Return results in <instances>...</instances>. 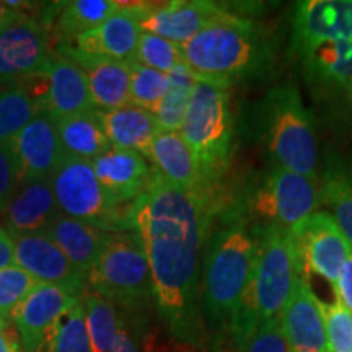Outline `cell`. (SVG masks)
Wrapping results in <instances>:
<instances>
[{
	"mask_svg": "<svg viewBox=\"0 0 352 352\" xmlns=\"http://www.w3.org/2000/svg\"><path fill=\"white\" fill-rule=\"evenodd\" d=\"M217 212L209 189L176 188L155 171L131 204V227L151 266L157 314L173 340L191 347L201 346L206 333L201 254Z\"/></svg>",
	"mask_w": 352,
	"mask_h": 352,
	"instance_id": "cell-1",
	"label": "cell"
},
{
	"mask_svg": "<svg viewBox=\"0 0 352 352\" xmlns=\"http://www.w3.org/2000/svg\"><path fill=\"white\" fill-rule=\"evenodd\" d=\"M220 222L206 239L202 258V316L206 327L223 331L230 327L256 264L261 226L241 204L219 210Z\"/></svg>",
	"mask_w": 352,
	"mask_h": 352,
	"instance_id": "cell-2",
	"label": "cell"
},
{
	"mask_svg": "<svg viewBox=\"0 0 352 352\" xmlns=\"http://www.w3.org/2000/svg\"><path fill=\"white\" fill-rule=\"evenodd\" d=\"M292 47L311 90L346 94L352 85V0L296 3Z\"/></svg>",
	"mask_w": 352,
	"mask_h": 352,
	"instance_id": "cell-3",
	"label": "cell"
},
{
	"mask_svg": "<svg viewBox=\"0 0 352 352\" xmlns=\"http://www.w3.org/2000/svg\"><path fill=\"white\" fill-rule=\"evenodd\" d=\"M197 80L232 87L261 78L274 65V43L256 21L228 12L182 46Z\"/></svg>",
	"mask_w": 352,
	"mask_h": 352,
	"instance_id": "cell-4",
	"label": "cell"
},
{
	"mask_svg": "<svg viewBox=\"0 0 352 352\" xmlns=\"http://www.w3.org/2000/svg\"><path fill=\"white\" fill-rule=\"evenodd\" d=\"M300 277L303 271L292 233L277 223H264L253 276L228 327L236 352L259 324L280 315Z\"/></svg>",
	"mask_w": 352,
	"mask_h": 352,
	"instance_id": "cell-5",
	"label": "cell"
},
{
	"mask_svg": "<svg viewBox=\"0 0 352 352\" xmlns=\"http://www.w3.org/2000/svg\"><path fill=\"white\" fill-rule=\"evenodd\" d=\"M258 126L264 148L276 166L318 178V140L314 118L294 85L266 91L258 108Z\"/></svg>",
	"mask_w": 352,
	"mask_h": 352,
	"instance_id": "cell-6",
	"label": "cell"
},
{
	"mask_svg": "<svg viewBox=\"0 0 352 352\" xmlns=\"http://www.w3.org/2000/svg\"><path fill=\"white\" fill-rule=\"evenodd\" d=\"M87 289L122 310L145 311L153 303L151 266L138 233L108 232Z\"/></svg>",
	"mask_w": 352,
	"mask_h": 352,
	"instance_id": "cell-7",
	"label": "cell"
},
{
	"mask_svg": "<svg viewBox=\"0 0 352 352\" xmlns=\"http://www.w3.org/2000/svg\"><path fill=\"white\" fill-rule=\"evenodd\" d=\"M182 135L199 164L204 188L227 168L232 153V111L228 88L197 80L192 88Z\"/></svg>",
	"mask_w": 352,
	"mask_h": 352,
	"instance_id": "cell-8",
	"label": "cell"
},
{
	"mask_svg": "<svg viewBox=\"0 0 352 352\" xmlns=\"http://www.w3.org/2000/svg\"><path fill=\"white\" fill-rule=\"evenodd\" d=\"M59 210L67 217L90 223L104 232H129L131 206L122 209L109 197L96 178L91 162L64 157L51 178Z\"/></svg>",
	"mask_w": 352,
	"mask_h": 352,
	"instance_id": "cell-9",
	"label": "cell"
},
{
	"mask_svg": "<svg viewBox=\"0 0 352 352\" xmlns=\"http://www.w3.org/2000/svg\"><path fill=\"white\" fill-rule=\"evenodd\" d=\"M321 202L315 179L300 173L271 166L253 197L252 208L266 223H277L292 230L307 220Z\"/></svg>",
	"mask_w": 352,
	"mask_h": 352,
	"instance_id": "cell-10",
	"label": "cell"
},
{
	"mask_svg": "<svg viewBox=\"0 0 352 352\" xmlns=\"http://www.w3.org/2000/svg\"><path fill=\"white\" fill-rule=\"evenodd\" d=\"M122 10L135 16L140 30L183 46L206 26L227 15L226 7L208 0L173 2H118Z\"/></svg>",
	"mask_w": 352,
	"mask_h": 352,
	"instance_id": "cell-11",
	"label": "cell"
},
{
	"mask_svg": "<svg viewBox=\"0 0 352 352\" xmlns=\"http://www.w3.org/2000/svg\"><path fill=\"white\" fill-rule=\"evenodd\" d=\"M290 233L296 241L303 277L308 280V276L316 274L336 290L342 267L352 254V246L333 215L314 212Z\"/></svg>",
	"mask_w": 352,
	"mask_h": 352,
	"instance_id": "cell-12",
	"label": "cell"
},
{
	"mask_svg": "<svg viewBox=\"0 0 352 352\" xmlns=\"http://www.w3.org/2000/svg\"><path fill=\"white\" fill-rule=\"evenodd\" d=\"M140 34H142V30L135 16L120 7V10L113 13L98 28L72 41L57 43L56 50L57 54L82 69L98 60L134 63Z\"/></svg>",
	"mask_w": 352,
	"mask_h": 352,
	"instance_id": "cell-13",
	"label": "cell"
},
{
	"mask_svg": "<svg viewBox=\"0 0 352 352\" xmlns=\"http://www.w3.org/2000/svg\"><path fill=\"white\" fill-rule=\"evenodd\" d=\"M52 56L47 26L38 16L21 13L0 30V85L16 83L39 72Z\"/></svg>",
	"mask_w": 352,
	"mask_h": 352,
	"instance_id": "cell-14",
	"label": "cell"
},
{
	"mask_svg": "<svg viewBox=\"0 0 352 352\" xmlns=\"http://www.w3.org/2000/svg\"><path fill=\"white\" fill-rule=\"evenodd\" d=\"M10 144L19 165L20 183L51 179L65 157L56 120L47 113H38Z\"/></svg>",
	"mask_w": 352,
	"mask_h": 352,
	"instance_id": "cell-15",
	"label": "cell"
},
{
	"mask_svg": "<svg viewBox=\"0 0 352 352\" xmlns=\"http://www.w3.org/2000/svg\"><path fill=\"white\" fill-rule=\"evenodd\" d=\"M13 240L16 266L32 274L38 283L60 285L83 296L87 277L74 267L46 232L13 235Z\"/></svg>",
	"mask_w": 352,
	"mask_h": 352,
	"instance_id": "cell-16",
	"label": "cell"
},
{
	"mask_svg": "<svg viewBox=\"0 0 352 352\" xmlns=\"http://www.w3.org/2000/svg\"><path fill=\"white\" fill-rule=\"evenodd\" d=\"M82 296L60 285L38 284L13 315V327L26 352H34L44 334Z\"/></svg>",
	"mask_w": 352,
	"mask_h": 352,
	"instance_id": "cell-17",
	"label": "cell"
},
{
	"mask_svg": "<svg viewBox=\"0 0 352 352\" xmlns=\"http://www.w3.org/2000/svg\"><path fill=\"white\" fill-rule=\"evenodd\" d=\"M279 318L290 352H329L323 307L305 277L297 280Z\"/></svg>",
	"mask_w": 352,
	"mask_h": 352,
	"instance_id": "cell-18",
	"label": "cell"
},
{
	"mask_svg": "<svg viewBox=\"0 0 352 352\" xmlns=\"http://www.w3.org/2000/svg\"><path fill=\"white\" fill-rule=\"evenodd\" d=\"M91 165L109 201L116 206L132 204L142 195L152 176L142 153L113 145L96 157Z\"/></svg>",
	"mask_w": 352,
	"mask_h": 352,
	"instance_id": "cell-19",
	"label": "cell"
},
{
	"mask_svg": "<svg viewBox=\"0 0 352 352\" xmlns=\"http://www.w3.org/2000/svg\"><path fill=\"white\" fill-rule=\"evenodd\" d=\"M60 214L51 179L20 183L3 210L6 228L12 235L44 232Z\"/></svg>",
	"mask_w": 352,
	"mask_h": 352,
	"instance_id": "cell-20",
	"label": "cell"
},
{
	"mask_svg": "<svg viewBox=\"0 0 352 352\" xmlns=\"http://www.w3.org/2000/svg\"><path fill=\"white\" fill-rule=\"evenodd\" d=\"M47 76V96L41 113L54 120L94 109L87 76L82 67L65 57L54 54L44 67Z\"/></svg>",
	"mask_w": 352,
	"mask_h": 352,
	"instance_id": "cell-21",
	"label": "cell"
},
{
	"mask_svg": "<svg viewBox=\"0 0 352 352\" xmlns=\"http://www.w3.org/2000/svg\"><path fill=\"white\" fill-rule=\"evenodd\" d=\"M147 158L155 166V173L166 183L188 191H199L204 188L202 173L182 132L160 131L153 139Z\"/></svg>",
	"mask_w": 352,
	"mask_h": 352,
	"instance_id": "cell-22",
	"label": "cell"
},
{
	"mask_svg": "<svg viewBox=\"0 0 352 352\" xmlns=\"http://www.w3.org/2000/svg\"><path fill=\"white\" fill-rule=\"evenodd\" d=\"M44 232L59 246L60 252L67 256L74 267L88 280V274L98 258L108 232L67 217L63 212L52 220Z\"/></svg>",
	"mask_w": 352,
	"mask_h": 352,
	"instance_id": "cell-23",
	"label": "cell"
},
{
	"mask_svg": "<svg viewBox=\"0 0 352 352\" xmlns=\"http://www.w3.org/2000/svg\"><path fill=\"white\" fill-rule=\"evenodd\" d=\"M109 145L134 151L147 157L148 148L162 131L157 116L138 107H124L111 111H98Z\"/></svg>",
	"mask_w": 352,
	"mask_h": 352,
	"instance_id": "cell-24",
	"label": "cell"
},
{
	"mask_svg": "<svg viewBox=\"0 0 352 352\" xmlns=\"http://www.w3.org/2000/svg\"><path fill=\"white\" fill-rule=\"evenodd\" d=\"M56 127L60 145L67 157L94 162L111 147L96 109L56 120Z\"/></svg>",
	"mask_w": 352,
	"mask_h": 352,
	"instance_id": "cell-25",
	"label": "cell"
},
{
	"mask_svg": "<svg viewBox=\"0 0 352 352\" xmlns=\"http://www.w3.org/2000/svg\"><path fill=\"white\" fill-rule=\"evenodd\" d=\"M91 104L96 111H111L131 104V63L98 60L83 69Z\"/></svg>",
	"mask_w": 352,
	"mask_h": 352,
	"instance_id": "cell-26",
	"label": "cell"
},
{
	"mask_svg": "<svg viewBox=\"0 0 352 352\" xmlns=\"http://www.w3.org/2000/svg\"><path fill=\"white\" fill-rule=\"evenodd\" d=\"M120 10L118 0H72L57 3L52 36L57 43L72 41L98 28Z\"/></svg>",
	"mask_w": 352,
	"mask_h": 352,
	"instance_id": "cell-27",
	"label": "cell"
},
{
	"mask_svg": "<svg viewBox=\"0 0 352 352\" xmlns=\"http://www.w3.org/2000/svg\"><path fill=\"white\" fill-rule=\"evenodd\" d=\"M82 303L91 352H109L121 329V308L88 289L83 292Z\"/></svg>",
	"mask_w": 352,
	"mask_h": 352,
	"instance_id": "cell-28",
	"label": "cell"
},
{
	"mask_svg": "<svg viewBox=\"0 0 352 352\" xmlns=\"http://www.w3.org/2000/svg\"><path fill=\"white\" fill-rule=\"evenodd\" d=\"M34 352H91L82 298L52 324Z\"/></svg>",
	"mask_w": 352,
	"mask_h": 352,
	"instance_id": "cell-29",
	"label": "cell"
},
{
	"mask_svg": "<svg viewBox=\"0 0 352 352\" xmlns=\"http://www.w3.org/2000/svg\"><path fill=\"white\" fill-rule=\"evenodd\" d=\"M38 113L36 101L20 83L0 85V144L12 142Z\"/></svg>",
	"mask_w": 352,
	"mask_h": 352,
	"instance_id": "cell-30",
	"label": "cell"
},
{
	"mask_svg": "<svg viewBox=\"0 0 352 352\" xmlns=\"http://www.w3.org/2000/svg\"><path fill=\"white\" fill-rule=\"evenodd\" d=\"M320 195L352 246V170L333 165L324 175Z\"/></svg>",
	"mask_w": 352,
	"mask_h": 352,
	"instance_id": "cell-31",
	"label": "cell"
},
{
	"mask_svg": "<svg viewBox=\"0 0 352 352\" xmlns=\"http://www.w3.org/2000/svg\"><path fill=\"white\" fill-rule=\"evenodd\" d=\"M170 87L164 101L157 111V120L160 122L162 131H182L184 114H186L189 96L197 77L191 72L186 64H179L168 74Z\"/></svg>",
	"mask_w": 352,
	"mask_h": 352,
	"instance_id": "cell-32",
	"label": "cell"
},
{
	"mask_svg": "<svg viewBox=\"0 0 352 352\" xmlns=\"http://www.w3.org/2000/svg\"><path fill=\"white\" fill-rule=\"evenodd\" d=\"M170 87V77L145 65L131 63V104L157 114Z\"/></svg>",
	"mask_w": 352,
	"mask_h": 352,
	"instance_id": "cell-33",
	"label": "cell"
},
{
	"mask_svg": "<svg viewBox=\"0 0 352 352\" xmlns=\"http://www.w3.org/2000/svg\"><path fill=\"white\" fill-rule=\"evenodd\" d=\"M134 63L168 76L176 65L183 64L182 46L162 36H157V34L142 32L134 56Z\"/></svg>",
	"mask_w": 352,
	"mask_h": 352,
	"instance_id": "cell-34",
	"label": "cell"
},
{
	"mask_svg": "<svg viewBox=\"0 0 352 352\" xmlns=\"http://www.w3.org/2000/svg\"><path fill=\"white\" fill-rule=\"evenodd\" d=\"M38 284L41 283L16 264L0 270V316L10 323L16 308Z\"/></svg>",
	"mask_w": 352,
	"mask_h": 352,
	"instance_id": "cell-35",
	"label": "cell"
},
{
	"mask_svg": "<svg viewBox=\"0 0 352 352\" xmlns=\"http://www.w3.org/2000/svg\"><path fill=\"white\" fill-rule=\"evenodd\" d=\"M324 327L329 352H352V314L340 298L323 303Z\"/></svg>",
	"mask_w": 352,
	"mask_h": 352,
	"instance_id": "cell-36",
	"label": "cell"
},
{
	"mask_svg": "<svg viewBox=\"0 0 352 352\" xmlns=\"http://www.w3.org/2000/svg\"><path fill=\"white\" fill-rule=\"evenodd\" d=\"M122 323L120 334L109 352H151V333L144 311L122 310Z\"/></svg>",
	"mask_w": 352,
	"mask_h": 352,
	"instance_id": "cell-37",
	"label": "cell"
},
{
	"mask_svg": "<svg viewBox=\"0 0 352 352\" xmlns=\"http://www.w3.org/2000/svg\"><path fill=\"white\" fill-rule=\"evenodd\" d=\"M239 352H290L279 316L259 324Z\"/></svg>",
	"mask_w": 352,
	"mask_h": 352,
	"instance_id": "cell-38",
	"label": "cell"
},
{
	"mask_svg": "<svg viewBox=\"0 0 352 352\" xmlns=\"http://www.w3.org/2000/svg\"><path fill=\"white\" fill-rule=\"evenodd\" d=\"M20 186V173L12 144H0V210H6L13 192Z\"/></svg>",
	"mask_w": 352,
	"mask_h": 352,
	"instance_id": "cell-39",
	"label": "cell"
},
{
	"mask_svg": "<svg viewBox=\"0 0 352 352\" xmlns=\"http://www.w3.org/2000/svg\"><path fill=\"white\" fill-rule=\"evenodd\" d=\"M334 296L344 303V307L352 314V254L347 258V261L342 267L340 279H338L336 290H334Z\"/></svg>",
	"mask_w": 352,
	"mask_h": 352,
	"instance_id": "cell-40",
	"label": "cell"
},
{
	"mask_svg": "<svg viewBox=\"0 0 352 352\" xmlns=\"http://www.w3.org/2000/svg\"><path fill=\"white\" fill-rule=\"evenodd\" d=\"M15 264V240L6 227L0 228V270Z\"/></svg>",
	"mask_w": 352,
	"mask_h": 352,
	"instance_id": "cell-41",
	"label": "cell"
},
{
	"mask_svg": "<svg viewBox=\"0 0 352 352\" xmlns=\"http://www.w3.org/2000/svg\"><path fill=\"white\" fill-rule=\"evenodd\" d=\"M21 346L19 334L15 333L10 324L6 329L0 331V352H21Z\"/></svg>",
	"mask_w": 352,
	"mask_h": 352,
	"instance_id": "cell-42",
	"label": "cell"
},
{
	"mask_svg": "<svg viewBox=\"0 0 352 352\" xmlns=\"http://www.w3.org/2000/svg\"><path fill=\"white\" fill-rule=\"evenodd\" d=\"M21 13L23 12L10 7L7 2H0V30L6 28L8 23H12L13 20L19 19Z\"/></svg>",
	"mask_w": 352,
	"mask_h": 352,
	"instance_id": "cell-43",
	"label": "cell"
},
{
	"mask_svg": "<svg viewBox=\"0 0 352 352\" xmlns=\"http://www.w3.org/2000/svg\"><path fill=\"white\" fill-rule=\"evenodd\" d=\"M346 98H347V103H349V107H351V111H352V85L349 87V90L346 91Z\"/></svg>",
	"mask_w": 352,
	"mask_h": 352,
	"instance_id": "cell-44",
	"label": "cell"
},
{
	"mask_svg": "<svg viewBox=\"0 0 352 352\" xmlns=\"http://www.w3.org/2000/svg\"><path fill=\"white\" fill-rule=\"evenodd\" d=\"M8 324H10V323H8V321H6L2 318V316H0V331H2V329H6Z\"/></svg>",
	"mask_w": 352,
	"mask_h": 352,
	"instance_id": "cell-45",
	"label": "cell"
}]
</instances>
